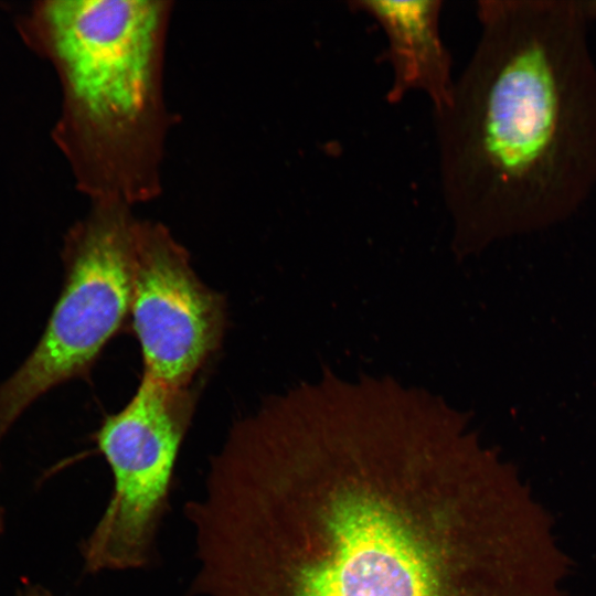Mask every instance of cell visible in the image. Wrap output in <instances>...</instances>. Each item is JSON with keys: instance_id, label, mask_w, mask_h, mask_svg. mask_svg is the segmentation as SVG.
Masks as SVG:
<instances>
[{"instance_id": "obj_1", "label": "cell", "mask_w": 596, "mask_h": 596, "mask_svg": "<svg viewBox=\"0 0 596 596\" xmlns=\"http://www.w3.org/2000/svg\"><path fill=\"white\" fill-rule=\"evenodd\" d=\"M479 36L434 113L453 251L566 221L596 191V60L582 0H480Z\"/></svg>"}, {"instance_id": "obj_2", "label": "cell", "mask_w": 596, "mask_h": 596, "mask_svg": "<svg viewBox=\"0 0 596 596\" xmlns=\"http://www.w3.org/2000/svg\"><path fill=\"white\" fill-rule=\"evenodd\" d=\"M173 4L55 0L41 9L64 92L61 139L92 203L134 209L162 193L174 125L164 87Z\"/></svg>"}, {"instance_id": "obj_3", "label": "cell", "mask_w": 596, "mask_h": 596, "mask_svg": "<svg viewBox=\"0 0 596 596\" xmlns=\"http://www.w3.org/2000/svg\"><path fill=\"white\" fill-rule=\"evenodd\" d=\"M132 207L92 203L66 237L64 284L45 330L25 361L0 384V438L39 397L84 377L129 316Z\"/></svg>"}, {"instance_id": "obj_4", "label": "cell", "mask_w": 596, "mask_h": 596, "mask_svg": "<svg viewBox=\"0 0 596 596\" xmlns=\"http://www.w3.org/2000/svg\"><path fill=\"white\" fill-rule=\"evenodd\" d=\"M196 400L191 386L174 387L142 374L128 403L104 418L94 438L110 469L113 489L81 545L86 573L141 570L153 563Z\"/></svg>"}, {"instance_id": "obj_5", "label": "cell", "mask_w": 596, "mask_h": 596, "mask_svg": "<svg viewBox=\"0 0 596 596\" xmlns=\"http://www.w3.org/2000/svg\"><path fill=\"white\" fill-rule=\"evenodd\" d=\"M128 318L142 374L170 386L190 387L222 343L225 299L201 281L190 254L161 222L136 219Z\"/></svg>"}, {"instance_id": "obj_6", "label": "cell", "mask_w": 596, "mask_h": 596, "mask_svg": "<svg viewBox=\"0 0 596 596\" xmlns=\"http://www.w3.org/2000/svg\"><path fill=\"white\" fill-rule=\"evenodd\" d=\"M440 0H354L352 10L372 17L385 33L393 79L386 98L397 103L409 92L428 96L434 113L451 100L450 55L439 32Z\"/></svg>"}, {"instance_id": "obj_7", "label": "cell", "mask_w": 596, "mask_h": 596, "mask_svg": "<svg viewBox=\"0 0 596 596\" xmlns=\"http://www.w3.org/2000/svg\"><path fill=\"white\" fill-rule=\"evenodd\" d=\"M583 9L588 18V20H596V0H582Z\"/></svg>"}, {"instance_id": "obj_8", "label": "cell", "mask_w": 596, "mask_h": 596, "mask_svg": "<svg viewBox=\"0 0 596 596\" xmlns=\"http://www.w3.org/2000/svg\"><path fill=\"white\" fill-rule=\"evenodd\" d=\"M2 530V512H0V532Z\"/></svg>"}]
</instances>
